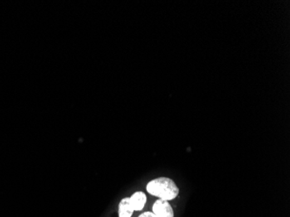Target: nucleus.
<instances>
[{"instance_id": "obj_1", "label": "nucleus", "mask_w": 290, "mask_h": 217, "mask_svg": "<svg viewBox=\"0 0 290 217\" xmlns=\"http://www.w3.org/2000/svg\"><path fill=\"white\" fill-rule=\"evenodd\" d=\"M146 190L149 195L165 201L174 200L179 195V188L175 181L167 176H160L149 181L146 185Z\"/></svg>"}, {"instance_id": "obj_2", "label": "nucleus", "mask_w": 290, "mask_h": 217, "mask_svg": "<svg viewBox=\"0 0 290 217\" xmlns=\"http://www.w3.org/2000/svg\"><path fill=\"white\" fill-rule=\"evenodd\" d=\"M152 212L158 217H174V209L169 201L158 199L152 206Z\"/></svg>"}, {"instance_id": "obj_3", "label": "nucleus", "mask_w": 290, "mask_h": 217, "mask_svg": "<svg viewBox=\"0 0 290 217\" xmlns=\"http://www.w3.org/2000/svg\"><path fill=\"white\" fill-rule=\"evenodd\" d=\"M130 204L134 211H142L147 203L146 194L143 191H137L130 198Z\"/></svg>"}, {"instance_id": "obj_4", "label": "nucleus", "mask_w": 290, "mask_h": 217, "mask_svg": "<svg viewBox=\"0 0 290 217\" xmlns=\"http://www.w3.org/2000/svg\"><path fill=\"white\" fill-rule=\"evenodd\" d=\"M131 204H130V198H124L120 201L119 205V217H131L134 213Z\"/></svg>"}, {"instance_id": "obj_5", "label": "nucleus", "mask_w": 290, "mask_h": 217, "mask_svg": "<svg viewBox=\"0 0 290 217\" xmlns=\"http://www.w3.org/2000/svg\"><path fill=\"white\" fill-rule=\"evenodd\" d=\"M138 217H158L152 211H146L142 213Z\"/></svg>"}]
</instances>
